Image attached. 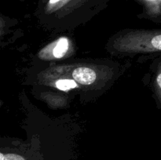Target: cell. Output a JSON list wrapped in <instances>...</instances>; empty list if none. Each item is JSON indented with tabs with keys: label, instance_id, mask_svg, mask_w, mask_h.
I'll list each match as a JSON object with an SVG mask.
<instances>
[{
	"label": "cell",
	"instance_id": "cell-7",
	"mask_svg": "<svg viewBox=\"0 0 161 160\" xmlns=\"http://www.w3.org/2000/svg\"><path fill=\"white\" fill-rule=\"evenodd\" d=\"M154 84H155L156 91L158 94L159 98L161 100V64L160 65V68H159L158 72L157 73V75H156Z\"/></svg>",
	"mask_w": 161,
	"mask_h": 160
},
{
	"label": "cell",
	"instance_id": "cell-1",
	"mask_svg": "<svg viewBox=\"0 0 161 160\" xmlns=\"http://www.w3.org/2000/svg\"><path fill=\"white\" fill-rule=\"evenodd\" d=\"M114 48L121 53H149L161 51V30L133 31L116 39Z\"/></svg>",
	"mask_w": 161,
	"mask_h": 160
},
{
	"label": "cell",
	"instance_id": "cell-2",
	"mask_svg": "<svg viewBox=\"0 0 161 160\" xmlns=\"http://www.w3.org/2000/svg\"><path fill=\"white\" fill-rule=\"evenodd\" d=\"M70 48V40L67 37H61L42 49L38 56L42 60L61 59L64 57Z\"/></svg>",
	"mask_w": 161,
	"mask_h": 160
},
{
	"label": "cell",
	"instance_id": "cell-3",
	"mask_svg": "<svg viewBox=\"0 0 161 160\" xmlns=\"http://www.w3.org/2000/svg\"><path fill=\"white\" fill-rule=\"evenodd\" d=\"M72 79L78 84L89 86L94 83L97 78V74L92 68L88 67H79L73 70L72 73Z\"/></svg>",
	"mask_w": 161,
	"mask_h": 160
},
{
	"label": "cell",
	"instance_id": "cell-5",
	"mask_svg": "<svg viewBox=\"0 0 161 160\" xmlns=\"http://www.w3.org/2000/svg\"><path fill=\"white\" fill-rule=\"evenodd\" d=\"M146 5H148V9L153 15L161 17V0H142Z\"/></svg>",
	"mask_w": 161,
	"mask_h": 160
},
{
	"label": "cell",
	"instance_id": "cell-4",
	"mask_svg": "<svg viewBox=\"0 0 161 160\" xmlns=\"http://www.w3.org/2000/svg\"><path fill=\"white\" fill-rule=\"evenodd\" d=\"M55 86H56L57 89H60L61 91H68L78 87V83L74 79L61 78V79H58L55 83Z\"/></svg>",
	"mask_w": 161,
	"mask_h": 160
},
{
	"label": "cell",
	"instance_id": "cell-6",
	"mask_svg": "<svg viewBox=\"0 0 161 160\" xmlns=\"http://www.w3.org/2000/svg\"><path fill=\"white\" fill-rule=\"evenodd\" d=\"M69 1L71 0H49L48 3H47V8L50 10L57 9L58 8L65 5Z\"/></svg>",
	"mask_w": 161,
	"mask_h": 160
}]
</instances>
